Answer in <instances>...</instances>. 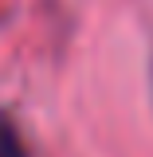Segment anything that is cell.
Wrapping results in <instances>:
<instances>
[{"label":"cell","instance_id":"obj_1","mask_svg":"<svg viewBox=\"0 0 153 157\" xmlns=\"http://www.w3.org/2000/svg\"><path fill=\"white\" fill-rule=\"evenodd\" d=\"M0 157H28L24 149V141H20L16 126L8 122V118H0Z\"/></svg>","mask_w":153,"mask_h":157}]
</instances>
